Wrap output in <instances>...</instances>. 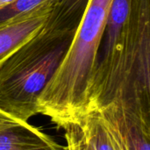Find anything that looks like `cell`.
I'll return each instance as SVG.
<instances>
[{
	"instance_id": "2",
	"label": "cell",
	"mask_w": 150,
	"mask_h": 150,
	"mask_svg": "<svg viewBox=\"0 0 150 150\" xmlns=\"http://www.w3.org/2000/svg\"><path fill=\"white\" fill-rule=\"evenodd\" d=\"M89 0H57L42 28L0 65V110L27 121L67 53Z\"/></svg>"
},
{
	"instance_id": "1",
	"label": "cell",
	"mask_w": 150,
	"mask_h": 150,
	"mask_svg": "<svg viewBox=\"0 0 150 150\" xmlns=\"http://www.w3.org/2000/svg\"><path fill=\"white\" fill-rule=\"evenodd\" d=\"M89 94L100 104H133L150 95V0H113Z\"/></svg>"
},
{
	"instance_id": "7",
	"label": "cell",
	"mask_w": 150,
	"mask_h": 150,
	"mask_svg": "<svg viewBox=\"0 0 150 150\" xmlns=\"http://www.w3.org/2000/svg\"><path fill=\"white\" fill-rule=\"evenodd\" d=\"M93 150H125L98 111H90L80 124Z\"/></svg>"
},
{
	"instance_id": "3",
	"label": "cell",
	"mask_w": 150,
	"mask_h": 150,
	"mask_svg": "<svg viewBox=\"0 0 150 150\" xmlns=\"http://www.w3.org/2000/svg\"><path fill=\"white\" fill-rule=\"evenodd\" d=\"M113 0H89L71 44L38 101V113L57 127L81 124L106 18Z\"/></svg>"
},
{
	"instance_id": "8",
	"label": "cell",
	"mask_w": 150,
	"mask_h": 150,
	"mask_svg": "<svg viewBox=\"0 0 150 150\" xmlns=\"http://www.w3.org/2000/svg\"><path fill=\"white\" fill-rule=\"evenodd\" d=\"M62 129L65 131L67 150H93L79 123L67 124Z\"/></svg>"
},
{
	"instance_id": "9",
	"label": "cell",
	"mask_w": 150,
	"mask_h": 150,
	"mask_svg": "<svg viewBox=\"0 0 150 150\" xmlns=\"http://www.w3.org/2000/svg\"><path fill=\"white\" fill-rule=\"evenodd\" d=\"M53 0H15L0 10V21L30 11Z\"/></svg>"
},
{
	"instance_id": "10",
	"label": "cell",
	"mask_w": 150,
	"mask_h": 150,
	"mask_svg": "<svg viewBox=\"0 0 150 150\" xmlns=\"http://www.w3.org/2000/svg\"><path fill=\"white\" fill-rule=\"evenodd\" d=\"M15 0H0V10L5 7L6 5L10 4L11 3L14 2Z\"/></svg>"
},
{
	"instance_id": "4",
	"label": "cell",
	"mask_w": 150,
	"mask_h": 150,
	"mask_svg": "<svg viewBox=\"0 0 150 150\" xmlns=\"http://www.w3.org/2000/svg\"><path fill=\"white\" fill-rule=\"evenodd\" d=\"M125 150H150V120L120 105L98 111Z\"/></svg>"
},
{
	"instance_id": "5",
	"label": "cell",
	"mask_w": 150,
	"mask_h": 150,
	"mask_svg": "<svg viewBox=\"0 0 150 150\" xmlns=\"http://www.w3.org/2000/svg\"><path fill=\"white\" fill-rule=\"evenodd\" d=\"M56 2L50 1L30 11L0 21V65L42 28Z\"/></svg>"
},
{
	"instance_id": "6",
	"label": "cell",
	"mask_w": 150,
	"mask_h": 150,
	"mask_svg": "<svg viewBox=\"0 0 150 150\" xmlns=\"http://www.w3.org/2000/svg\"><path fill=\"white\" fill-rule=\"evenodd\" d=\"M0 150H67L38 128L0 110Z\"/></svg>"
}]
</instances>
